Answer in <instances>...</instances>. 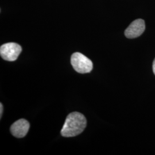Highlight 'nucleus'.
I'll return each instance as SVG.
<instances>
[{"label": "nucleus", "instance_id": "f257e3e1", "mask_svg": "<svg viewBox=\"0 0 155 155\" xmlns=\"http://www.w3.org/2000/svg\"><path fill=\"white\" fill-rule=\"evenodd\" d=\"M85 117L79 112H72L67 117L61 130L62 136L71 137L81 134L86 127Z\"/></svg>", "mask_w": 155, "mask_h": 155}, {"label": "nucleus", "instance_id": "f03ea898", "mask_svg": "<svg viewBox=\"0 0 155 155\" xmlns=\"http://www.w3.org/2000/svg\"><path fill=\"white\" fill-rule=\"evenodd\" d=\"M71 63L74 69L81 74L90 72L93 67L91 61L79 52L72 54L71 57Z\"/></svg>", "mask_w": 155, "mask_h": 155}, {"label": "nucleus", "instance_id": "7ed1b4c3", "mask_svg": "<svg viewBox=\"0 0 155 155\" xmlns=\"http://www.w3.org/2000/svg\"><path fill=\"white\" fill-rule=\"evenodd\" d=\"M22 51L21 47L16 43H8L0 47L1 58L6 61H15Z\"/></svg>", "mask_w": 155, "mask_h": 155}, {"label": "nucleus", "instance_id": "20e7f679", "mask_svg": "<svg viewBox=\"0 0 155 155\" xmlns=\"http://www.w3.org/2000/svg\"><path fill=\"white\" fill-rule=\"evenodd\" d=\"M145 29L144 20L137 19L132 22L125 31V36L129 39H134L141 35Z\"/></svg>", "mask_w": 155, "mask_h": 155}, {"label": "nucleus", "instance_id": "39448f33", "mask_svg": "<svg viewBox=\"0 0 155 155\" xmlns=\"http://www.w3.org/2000/svg\"><path fill=\"white\" fill-rule=\"evenodd\" d=\"M30 127L29 123L24 119H20L14 122L11 127L12 134L17 138H22L28 133Z\"/></svg>", "mask_w": 155, "mask_h": 155}, {"label": "nucleus", "instance_id": "423d86ee", "mask_svg": "<svg viewBox=\"0 0 155 155\" xmlns=\"http://www.w3.org/2000/svg\"><path fill=\"white\" fill-rule=\"evenodd\" d=\"M0 109H1V110H0V114H1V117H2V112H3V106H2V104L1 103L0 104Z\"/></svg>", "mask_w": 155, "mask_h": 155}, {"label": "nucleus", "instance_id": "0eeeda50", "mask_svg": "<svg viewBox=\"0 0 155 155\" xmlns=\"http://www.w3.org/2000/svg\"><path fill=\"white\" fill-rule=\"evenodd\" d=\"M153 73L155 74V59H154V61H153Z\"/></svg>", "mask_w": 155, "mask_h": 155}]
</instances>
